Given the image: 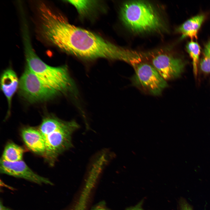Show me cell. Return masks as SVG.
<instances>
[{"mask_svg":"<svg viewBox=\"0 0 210 210\" xmlns=\"http://www.w3.org/2000/svg\"><path fill=\"white\" fill-rule=\"evenodd\" d=\"M41 25L44 38L67 53L88 59L104 58L127 61L128 50L70 24L63 16L52 10L43 14Z\"/></svg>","mask_w":210,"mask_h":210,"instance_id":"1","label":"cell"},{"mask_svg":"<svg viewBox=\"0 0 210 210\" xmlns=\"http://www.w3.org/2000/svg\"><path fill=\"white\" fill-rule=\"evenodd\" d=\"M26 66L45 84L59 94H75L77 89L66 66L54 67L43 62L37 55L32 46L29 33L23 34Z\"/></svg>","mask_w":210,"mask_h":210,"instance_id":"2","label":"cell"},{"mask_svg":"<svg viewBox=\"0 0 210 210\" xmlns=\"http://www.w3.org/2000/svg\"><path fill=\"white\" fill-rule=\"evenodd\" d=\"M120 15L125 25L135 33L156 31L161 29L163 26L154 7L145 1L126 2L122 7Z\"/></svg>","mask_w":210,"mask_h":210,"instance_id":"3","label":"cell"},{"mask_svg":"<svg viewBox=\"0 0 210 210\" xmlns=\"http://www.w3.org/2000/svg\"><path fill=\"white\" fill-rule=\"evenodd\" d=\"M19 89L20 95L32 103L46 101L59 94L27 66L19 80Z\"/></svg>","mask_w":210,"mask_h":210,"instance_id":"4","label":"cell"},{"mask_svg":"<svg viewBox=\"0 0 210 210\" xmlns=\"http://www.w3.org/2000/svg\"><path fill=\"white\" fill-rule=\"evenodd\" d=\"M79 128L75 121H67L63 127L44 138L46 150L43 156L50 164L53 165L60 154L72 147V134Z\"/></svg>","mask_w":210,"mask_h":210,"instance_id":"5","label":"cell"},{"mask_svg":"<svg viewBox=\"0 0 210 210\" xmlns=\"http://www.w3.org/2000/svg\"><path fill=\"white\" fill-rule=\"evenodd\" d=\"M143 59L141 57L132 64L135 70L134 82L151 94L159 95L167 87L166 80L151 64L144 62Z\"/></svg>","mask_w":210,"mask_h":210,"instance_id":"6","label":"cell"},{"mask_svg":"<svg viewBox=\"0 0 210 210\" xmlns=\"http://www.w3.org/2000/svg\"><path fill=\"white\" fill-rule=\"evenodd\" d=\"M143 55L144 58H149L150 64L166 80L178 77L183 70L184 61L167 52L158 50Z\"/></svg>","mask_w":210,"mask_h":210,"instance_id":"7","label":"cell"},{"mask_svg":"<svg viewBox=\"0 0 210 210\" xmlns=\"http://www.w3.org/2000/svg\"><path fill=\"white\" fill-rule=\"evenodd\" d=\"M0 170L1 173L23 178L38 184H53L48 178L34 172L22 160L10 162L1 159Z\"/></svg>","mask_w":210,"mask_h":210,"instance_id":"8","label":"cell"},{"mask_svg":"<svg viewBox=\"0 0 210 210\" xmlns=\"http://www.w3.org/2000/svg\"><path fill=\"white\" fill-rule=\"evenodd\" d=\"M21 135L24 143L34 152L44 155L46 150L45 139L38 129L27 127L23 128Z\"/></svg>","mask_w":210,"mask_h":210,"instance_id":"9","label":"cell"},{"mask_svg":"<svg viewBox=\"0 0 210 210\" xmlns=\"http://www.w3.org/2000/svg\"><path fill=\"white\" fill-rule=\"evenodd\" d=\"M0 83L1 89L7 101L8 112H10L12 98L19 87V80L15 71L11 68H8L2 73Z\"/></svg>","mask_w":210,"mask_h":210,"instance_id":"10","label":"cell"},{"mask_svg":"<svg viewBox=\"0 0 210 210\" xmlns=\"http://www.w3.org/2000/svg\"><path fill=\"white\" fill-rule=\"evenodd\" d=\"M205 15L199 14L188 20L176 29V31L181 34V39L186 37L192 39L197 38V34L205 19Z\"/></svg>","mask_w":210,"mask_h":210,"instance_id":"11","label":"cell"},{"mask_svg":"<svg viewBox=\"0 0 210 210\" xmlns=\"http://www.w3.org/2000/svg\"><path fill=\"white\" fill-rule=\"evenodd\" d=\"M67 121L53 116H48L43 120L38 128L44 138L64 126Z\"/></svg>","mask_w":210,"mask_h":210,"instance_id":"12","label":"cell"},{"mask_svg":"<svg viewBox=\"0 0 210 210\" xmlns=\"http://www.w3.org/2000/svg\"><path fill=\"white\" fill-rule=\"evenodd\" d=\"M24 152L21 147L14 143L9 142L5 147L1 159L10 162L21 161Z\"/></svg>","mask_w":210,"mask_h":210,"instance_id":"13","label":"cell"},{"mask_svg":"<svg viewBox=\"0 0 210 210\" xmlns=\"http://www.w3.org/2000/svg\"><path fill=\"white\" fill-rule=\"evenodd\" d=\"M187 52L191 58L193 70L195 75L197 73V65L200 53V48L199 44L192 41L189 42L186 46Z\"/></svg>","mask_w":210,"mask_h":210,"instance_id":"14","label":"cell"},{"mask_svg":"<svg viewBox=\"0 0 210 210\" xmlns=\"http://www.w3.org/2000/svg\"><path fill=\"white\" fill-rule=\"evenodd\" d=\"M200 66L201 70L204 72L210 73V41L204 47Z\"/></svg>","mask_w":210,"mask_h":210,"instance_id":"15","label":"cell"},{"mask_svg":"<svg viewBox=\"0 0 210 210\" xmlns=\"http://www.w3.org/2000/svg\"><path fill=\"white\" fill-rule=\"evenodd\" d=\"M92 1L87 0H69L67 1L73 5L77 9L79 13H85L91 8L94 3Z\"/></svg>","mask_w":210,"mask_h":210,"instance_id":"16","label":"cell"},{"mask_svg":"<svg viewBox=\"0 0 210 210\" xmlns=\"http://www.w3.org/2000/svg\"><path fill=\"white\" fill-rule=\"evenodd\" d=\"M181 210H192L191 206L184 200H182L180 202Z\"/></svg>","mask_w":210,"mask_h":210,"instance_id":"17","label":"cell"},{"mask_svg":"<svg viewBox=\"0 0 210 210\" xmlns=\"http://www.w3.org/2000/svg\"><path fill=\"white\" fill-rule=\"evenodd\" d=\"M126 210H144L141 207L140 204H139L134 207L129 208Z\"/></svg>","mask_w":210,"mask_h":210,"instance_id":"18","label":"cell"},{"mask_svg":"<svg viewBox=\"0 0 210 210\" xmlns=\"http://www.w3.org/2000/svg\"><path fill=\"white\" fill-rule=\"evenodd\" d=\"M0 210H13L9 209L4 206L3 204L1 202L0 203Z\"/></svg>","mask_w":210,"mask_h":210,"instance_id":"19","label":"cell"},{"mask_svg":"<svg viewBox=\"0 0 210 210\" xmlns=\"http://www.w3.org/2000/svg\"><path fill=\"white\" fill-rule=\"evenodd\" d=\"M94 210H106V209H103V208H99L97 209Z\"/></svg>","mask_w":210,"mask_h":210,"instance_id":"20","label":"cell"}]
</instances>
